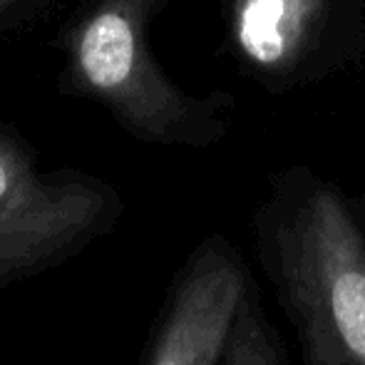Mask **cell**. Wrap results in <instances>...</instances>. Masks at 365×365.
<instances>
[{
  "mask_svg": "<svg viewBox=\"0 0 365 365\" xmlns=\"http://www.w3.org/2000/svg\"><path fill=\"white\" fill-rule=\"evenodd\" d=\"M221 365H291L286 346L261 303L259 284L251 286L236 313Z\"/></svg>",
  "mask_w": 365,
  "mask_h": 365,
  "instance_id": "6",
  "label": "cell"
},
{
  "mask_svg": "<svg viewBox=\"0 0 365 365\" xmlns=\"http://www.w3.org/2000/svg\"><path fill=\"white\" fill-rule=\"evenodd\" d=\"M172 0H85L55 35L58 90L110 112L152 145L202 147L219 137L217 105L182 92L149 53V25Z\"/></svg>",
  "mask_w": 365,
  "mask_h": 365,
  "instance_id": "2",
  "label": "cell"
},
{
  "mask_svg": "<svg viewBox=\"0 0 365 365\" xmlns=\"http://www.w3.org/2000/svg\"><path fill=\"white\" fill-rule=\"evenodd\" d=\"M254 284L246 259L226 236L199 241L169 286L142 365H221L236 313Z\"/></svg>",
  "mask_w": 365,
  "mask_h": 365,
  "instance_id": "4",
  "label": "cell"
},
{
  "mask_svg": "<svg viewBox=\"0 0 365 365\" xmlns=\"http://www.w3.org/2000/svg\"><path fill=\"white\" fill-rule=\"evenodd\" d=\"M323 0H236L234 38L259 68H281L301 50Z\"/></svg>",
  "mask_w": 365,
  "mask_h": 365,
  "instance_id": "5",
  "label": "cell"
},
{
  "mask_svg": "<svg viewBox=\"0 0 365 365\" xmlns=\"http://www.w3.org/2000/svg\"><path fill=\"white\" fill-rule=\"evenodd\" d=\"M259 264L306 365H365V231L336 187L286 182L256 214Z\"/></svg>",
  "mask_w": 365,
  "mask_h": 365,
  "instance_id": "1",
  "label": "cell"
},
{
  "mask_svg": "<svg viewBox=\"0 0 365 365\" xmlns=\"http://www.w3.org/2000/svg\"><path fill=\"white\" fill-rule=\"evenodd\" d=\"M65 0H0V43L50 20Z\"/></svg>",
  "mask_w": 365,
  "mask_h": 365,
  "instance_id": "7",
  "label": "cell"
},
{
  "mask_svg": "<svg viewBox=\"0 0 365 365\" xmlns=\"http://www.w3.org/2000/svg\"><path fill=\"white\" fill-rule=\"evenodd\" d=\"M115 184L82 169H45L33 142L0 122V289L65 264L117 226Z\"/></svg>",
  "mask_w": 365,
  "mask_h": 365,
  "instance_id": "3",
  "label": "cell"
}]
</instances>
